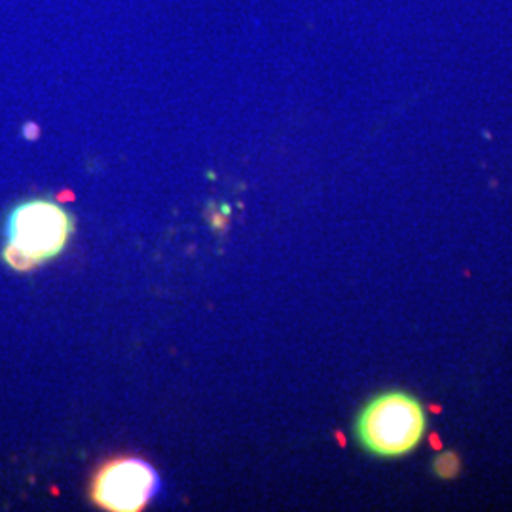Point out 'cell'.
<instances>
[{"mask_svg":"<svg viewBox=\"0 0 512 512\" xmlns=\"http://www.w3.org/2000/svg\"><path fill=\"white\" fill-rule=\"evenodd\" d=\"M73 234V219L50 200H29L16 205L6 220L2 258L16 272H31L46 260L61 255Z\"/></svg>","mask_w":512,"mask_h":512,"instance_id":"obj_1","label":"cell"},{"mask_svg":"<svg viewBox=\"0 0 512 512\" xmlns=\"http://www.w3.org/2000/svg\"><path fill=\"white\" fill-rule=\"evenodd\" d=\"M427 427L423 404L410 393L389 391L361 410L355 433L366 452L378 458H403L418 448Z\"/></svg>","mask_w":512,"mask_h":512,"instance_id":"obj_2","label":"cell"},{"mask_svg":"<svg viewBox=\"0 0 512 512\" xmlns=\"http://www.w3.org/2000/svg\"><path fill=\"white\" fill-rule=\"evenodd\" d=\"M162 480L147 459L122 456L105 461L93 475L90 497L99 509L137 512L160 494Z\"/></svg>","mask_w":512,"mask_h":512,"instance_id":"obj_3","label":"cell"},{"mask_svg":"<svg viewBox=\"0 0 512 512\" xmlns=\"http://www.w3.org/2000/svg\"><path fill=\"white\" fill-rule=\"evenodd\" d=\"M461 471V459L456 452H444L433 461V473L442 480H452Z\"/></svg>","mask_w":512,"mask_h":512,"instance_id":"obj_4","label":"cell"}]
</instances>
